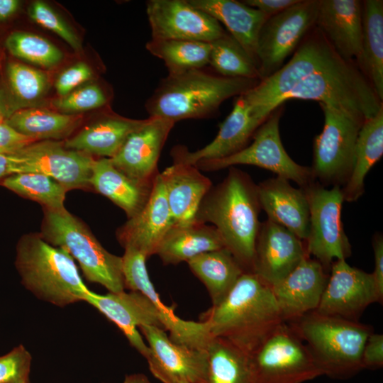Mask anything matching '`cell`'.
Listing matches in <instances>:
<instances>
[{"label":"cell","mask_w":383,"mask_h":383,"mask_svg":"<svg viewBox=\"0 0 383 383\" xmlns=\"http://www.w3.org/2000/svg\"><path fill=\"white\" fill-rule=\"evenodd\" d=\"M260 209L257 184L246 172L231 167L204 197L194 221L211 223L244 271L252 272Z\"/></svg>","instance_id":"cell-1"},{"label":"cell","mask_w":383,"mask_h":383,"mask_svg":"<svg viewBox=\"0 0 383 383\" xmlns=\"http://www.w3.org/2000/svg\"><path fill=\"white\" fill-rule=\"evenodd\" d=\"M213 337L224 338L250 354L282 322L271 287L244 272L227 296L200 317Z\"/></svg>","instance_id":"cell-2"},{"label":"cell","mask_w":383,"mask_h":383,"mask_svg":"<svg viewBox=\"0 0 383 383\" xmlns=\"http://www.w3.org/2000/svg\"><path fill=\"white\" fill-rule=\"evenodd\" d=\"M256 79L226 77L204 68L162 79L146 102L150 117H161L174 123L214 116L221 104L255 87Z\"/></svg>","instance_id":"cell-3"},{"label":"cell","mask_w":383,"mask_h":383,"mask_svg":"<svg viewBox=\"0 0 383 383\" xmlns=\"http://www.w3.org/2000/svg\"><path fill=\"white\" fill-rule=\"evenodd\" d=\"M288 323L299 338L306 341L323 375L343 380L363 370L362 353L373 333L371 326L316 311Z\"/></svg>","instance_id":"cell-4"},{"label":"cell","mask_w":383,"mask_h":383,"mask_svg":"<svg viewBox=\"0 0 383 383\" xmlns=\"http://www.w3.org/2000/svg\"><path fill=\"white\" fill-rule=\"evenodd\" d=\"M16 267L27 289L57 306L84 301L91 292L72 256L46 242L40 233L21 238L16 247Z\"/></svg>","instance_id":"cell-5"},{"label":"cell","mask_w":383,"mask_h":383,"mask_svg":"<svg viewBox=\"0 0 383 383\" xmlns=\"http://www.w3.org/2000/svg\"><path fill=\"white\" fill-rule=\"evenodd\" d=\"M40 234L46 242L62 248L75 259L89 282L101 284L109 292L126 289L122 257L107 251L87 226L65 208L44 209Z\"/></svg>","instance_id":"cell-6"},{"label":"cell","mask_w":383,"mask_h":383,"mask_svg":"<svg viewBox=\"0 0 383 383\" xmlns=\"http://www.w3.org/2000/svg\"><path fill=\"white\" fill-rule=\"evenodd\" d=\"M347 62L334 50L316 26L309 32L292 58L277 72L242 94L260 116L267 118L284 96L309 76Z\"/></svg>","instance_id":"cell-7"},{"label":"cell","mask_w":383,"mask_h":383,"mask_svg":"<svg viewBox=\"0 0 383 383\" xmlns=\"http://www.w3.org/2000/svg\"><path fill=\"white\" fill-rule=\"evenodd\" d=\"M289 99L317 101L363 121L383 107L367 78L350 62L309 76L284 96L282 103Z\"/></svg>","instance_id":"cell-8"},{"label":"cell","mask_w":383,"mask_h":383,"mask_svg":"<svg viewBox=\"0 0 383 383\" xmlns=\"http://www.w3.org/2000/svg\"><path fill=\"white\" fill-rule=\"evenodd\" d=\"M248 355L254 383H304L323 375L306 345L286 322Z\"/></svg>","instance_id":"cell-9"},{"label":"cell","mask_w":383,"mask_h":383,"mask_svg":"<svg viewBox=\"0 0 383 383\" xmlns=\"http://www.w3.org/2000/svg\"><path fill=\"white\" fill-rule=\"evenodd\" d=\"M319 104L324 124L313 140L312 175L315 182L323 187H342L352 171L357 138L365 121L331 106Z\"/></svg>","instance_id":"cell-10"},{"label":"cell","mask_w":383,"mask_h":383,"mask_svg":"<svg viewBox=\"0 0 383 383\" xmlns=\"http://www.w3.org/2000/svg\"><path fill=\"white\" fill-rule=\"evenodd\" d=\"M282 104L275 108L254 133L252 142L226 157L201 160L194 165L200 170L216 171L238 165H254L296 183L301 189L315 180L311 167L301 165L287 153L279 135Z\"/></svg>","instance_id":"cell-11"},{"label":"cell","mask_w":383,"mask_h":383,"mask_svg":"<svg viewBox=\"0 0 383 383\" xmlns=\"http://www.w3.org/2000/svg\"><path fill=\"white\" fill-rule=\"evenodd\" d=\"M302 189L309 206L306 252L327 272L334 261L346 260L352 255V246L342 222V189L337 185L326 189L316 182Z\"/></svg>","instance_id":"cell-12"},{"label":"cell","mask_w":383,"mask_h":383,"mask_svg":"<svg viewBox=\"0 0 383 383\" xmlns=\"http://www.w3.org/2000/svg\"><path fill=\"white\" fill-rule=\"evenodd\" d=\"M318 0H299L270 16L257 37L256 55L260 80L277 72L315 26Z\"/></svg>","instance_id":"cell-13"},{"label":"cell","mask_w":383,"mask_h":383,"mask_svg":"<svg viewBox=\"0 0 383 383\" xmlns=\"http://www.w3.org/2000/svg\"><path fill=\"white\" fill-rule=\"evenodd\" d=\"M12 174L39 173L50 177L67 191L89 185L94 159L52 140L33 143L11 153Z\"/></svg>","instance_id":"cell-14"},{"label":"cell","mask_w":383,"mask_h":383,"mask_svg":"<svg viewBox=\"0 0 383 383\" xmlns=\"http://www.w3.org/2000/svg\"><path fill=\"white\" fill-rule=\"evenodd\" d=\"M146 257L132 248H125L122 257L125 287L145 295L154 306L165 331L176 343L189 348L207 350L213 338L206 321H187L177 316L174 306L162 303L152 283L146 267Z\"/></svg>","instance_id":"cell-15"},{"label":"cell","mask_w":383,"mask_h":383,"mask_svg":"<svg viewBox=\"0 0 383 383\" xmlns=\"http://www.w3.org/2000/svg\"><path fill=\"white\" fill-rule=\"evenodd\" d=\"M150 350L146 358L152 374L162 383H208L207 350L172 341L161 328L139 327Z\"/></svg>","instance_id":"cell-16"},{"label":"cell","mask_w":383,"mask_h":383,"mask_svg":"<svg viewBox=\"0 0 383 383\" xmlns=\"http://www.w3.org/2000/svg\"><path fill=\"white\" fill-rule=\"evenodd\" d=\"M316 311L357 321L365 309L382 302L372 273L350 266L345 260L334 261Z\"/></svg>","instance_id":"cell-17"},{"label":"cell","mask_w":383,"mask_h":383,"mask_svg":"<svg viewBox=\"0 0 383 383\" xmlns=\"http://www.w3.org/2000/svg\"><path fill=\"white\" fill-rule=\"evenodd\" d=\"M146 12L151 39L211 43L226 32L216 19L189 0H150Z\"/></svg>","instance_id":"cell-18"},{"label":"cell","mask_w":383,"mask_h":383,"mask_svg":"<svg viewBox=\"0 0 383 383\" xmlns=\"http://www.w3.org/2000/svg\"><path fill=\"white\" fill-rule=\"evenodd\" d=\"M175 123L161 117H149L131 132L117 153L113 165L131 179L152 184L160 173V152Z\"/></svg>","instance_id":"cell-19"},{"label":"cell","mask_w":383,"mask_h":383,"mask_svg":"<svg viewBox=\"0 0 383 383\" xmlns=\"http://www.w3.org/2000/svg\"><path fill=\"white\" fill-rule=\"evenodd\" d=\"M307 255L303 240L286 228L267 219L260 224L256 239L252 272L272 287Z\"/></svg>","instance_id":"cell-20"},{"label":"cell","mask_w":383,"mask_h":383,"mask_svg":"<svg viewBox=\"0 0 383 383\" xmlns=\"http://www.w3.org/2000/svg\"><path fill=\"white\" fill-rule=\"evenodd\" d=\"M266 119L253 111L240 94L230 114L221 123L214 139L201 149L190 152L186 146L177 145L171 151L173 161L192 165L201 160H215L231 155L248 143Z\"/></svg>","instance_id":"cell-21"},{"label":"cell","mask_w":383,"mask_h":383,"mask_svg":"<svg viewBox=\"0 0 383 383\" xmlns=\"http://www.w3.org/2000/svg\"><path fill=\"white\" fill-rule=\"evenodd\" d=\"M114 323L125 335L130 344L145 359L150 350L137 328L143 325L155 326L162 329L157 313L150 300L137 291H125L106 294L93 292L84 301Z\"/></svg>","instance_id":"cell-22"},{"label":"cell","mask_w":383,"mask_h":383,"mask_svg":"<svg viewBox=\"0 0 383 383\" xmlns=\"http://www.w3.org/2000/svg\"><path fill=\"white\" fill-rule=\"evenodd\" d=\"M173 223L159 173L147 203L118 229L117 239L124 249L132 248L148 258L156 255L162 239Z\"/></svg>","instance_id":"cell-23"},{"label":"cell","mask_w":383,"mask_h":383,"mask_svg":"<svg viewBox=\"0 0 383 383\" xmlns=\"http://www.w3.org/2000/svg\"><path fill=\"white\" fill-rule=\"evenodd\" d=\"M315 26L343 60L354 62L359 67L362 52V1L318 0Z\"/></svg>","instance_id":"cell-24"},{"label":"cell","mask_w":383,"mask_h":383,"mask_svg":"<svg viewBox=\"0 0 383 383\" xmlns=\"http://www.w3.org/2000/svg\"><path fill=\"white\" fill-rule=\"evenodd\" d=\"M328 279L321 264L307 255L284 279L272 287L283 321L289 322L316 311Z\"/></svg>","instance_id":"cell-25"},{"label":"cell","mask_w":383,"mask_h":383,"mask_svg":"<svg viewBox=\"0 0 383 383\" xmlns=\"http://www.w3.org/2000/svg\"><path fill=\"white\" fill-rule=\"evenodd\" d=\"M261 209L267 220L279 224L306 241L309 226V206L304 191L289 184L286 179L276 177L257 184Z\"/></svg>","instance_id":"cell-26"},{"label":"cell","mask_w":383,"mask_h":383,"mask_svg":"<svg viewBox=\"0 0 383 383\" xmlns=\"http://www.w3.org/2000/svg\"><path fill=\"white\" fill-rule=\"evenodd\" d=\"M160 177L174 223L194 221L202 199L213 186L210 179L194 165L179 161H173Z\"/></svg>","instance_id":"cell-27"},{"label":"cell","mask_w":383,"mask_h":383,"mask_svg":"<svg viewBox=\"0 0 383 383\" xmlns=\"http://www.w3.org/2000/svg\"><path fill=\"white\" fill-rule=\"evenodd\" d=\"M194 7L223 24L257 65L259 32L269 18L260 11L235 0H189Z\"/></svg>","instance_id":"cell-28"},{"label":"cell","mask_w":383,"mask_h":383,"mask_svg":"<svg viewBox=\"0 0 383 383\" xmlns=\"http://www.w3.org/2000/svg\"><path fill=\"white\" fill-rule=\"evenodd\" d=\"M153 183L144 184L131 179L107 157L94 160L89 179V185L122 209L128 218L138 213L145 205Z\"/></svg>","instance_id":"cell-29"},{"label":"cell","mask_w":383,"mask_h":383,"mask_svg":"<svg viewBox=\"0 0 383 383\" xmlns=\"http://www.w3.org/2000/svg\"><path fill=\"white\" fill-rule=\"evenodd\" d=\"M223 240L213 226L192 221L170 227L156 255L165 265H177L206 252L223 248Z\"/></svg>","instance_id":"cell-30"},{"label":"cell","mask_w":383,"mask_h":383,"mask_svg":"<svg viewBox=\"0 0 383 383\" xmlns=\"http://www.w3.org/2000/svg\"><path fill=\"white\" fill-rule=\"evenodd\" d=\"M383 155V107L364 121L357 138L352 171L341 187L344 201H356L365 192V179Z\"/></svg>","instance_id":"cell-31"},{"label":"cell","mask_w":383,"mask_h":383,"mask_svg":"<svg viewBox=\"0 0 383 383\" xmlns=\"http://www.w3.org/2000/svg\"><path fill=\"white\" fill-rule=\"evenodd\" d=\"M144 120H131L108 115L83 128L65 143V148L112 158L129 134Z\"/></svg>","instance_id":"cell-32"},{"label":"cell","mask_w":383,"mask_h":383,"mask_svg":"<svg viewBox=\"0 0 383 383\" xmlns=\"http://www.w3.org/2000/svg\"><path fill=\"white\" fill-rule=\"evenodd\" d=\"M187 262L192 273L205 285L212 306L219 304L245 272L226 248L201 253Z\"/></svg>","instance_id":"cell-33"},{"label":"cell","mask_w":383,"mask_h":383,"mask_svg":"<svg viewBox=\"0 0 383 383\" xmlns=\"http://www.w3.org/2000/svg\"><path fill=\"white\" fill-rule=\"evenodd\" d=\"M360 70L383 100V1H362V52Z\"/></svg>","instance_id":"cell-34"},{"label":"cell","mask_w":383,"mask_h":383,"mask_svg":"<svg viewBox=\"0 0 383 383\" xmlns=\"http://www.w3.org/2000/svg\"><path fill=\"white\" fill-rule=\"evenodd\" d=\"M206 350L208 383H254L248 353L218 337L211 338Z\"/></svg>","instance_id":"cell-35"},{"label":"cell","mask_w":383,"mask_h":383,"mask_svg":"<svg viewBox=\"0 0 383 383\" xmlns=\"http://www.w3.org/2000/svg\"><path fill=\"white\" fill-rule=\"evenodd\" d=\"M5 121L18 133L37 141L65 137L77 123V118L71 116L38 108L18 109Z\"/></svg>","instance_id":"cell-36"},{"label":"cell","mask_w":383,"mask_h":383,"mask_svg":"<svg viewBox=\"0 0 383 383\" xmlns=\"http://www.w3.org/2000/svg\"><path fill=\"white\" fill-rule=\"evenodd\" d=\"M146 49L164 62L168 74H178L209 65L211 44L186 40L150 39Z\"/></svg>","instance_id":"cell-37"},{"label":"cell","mask_w":383,"mask_h":383,"mask_svg":"<svg viewBox=\"0 0 383 383\" xmlns=\"http://www.w3.org/2000/svg\"><path fill=\"white\" fill-rule=\"evenodd\" d=\"M209 65L217 74L226 77L260 79L257 64L226 31L210 43Z\"/></svg>","instance_id":"cell-38"},{"label":"cell","mask_w":383,"mask_h":383,"mask_svg":"<svg viewBox=\"0 0 383 383\" xmlns=\"http://www.w3.org/2000/svg\"><path fill=\"white\" fill-rule=\"evenodd\" d=\"M2 185L16 194L35 201L44 209H65L67 190L60 183L43 174L18 173L4 179Z\"/></svg>","instance_id":"cell-39"},{"label":"cell","mask_w":383,"mask_h":383,"mask_svg":"<svg viewBox=\"0 0 383 383\" xmlns=\"http://www.w3.org/2000/svg\"><path fill=\"white\" fill-rule=\"evenodd\" d=\"M7 50L13 56L40 66L50 67L62 59V52L45 38L33 33L16 31L6 39Z\"/></svg>","instance_id":"cell-40"},{"label":"cell","mask_w":383,"mask_h":383,"mask_svg":"<svg viewBox=\"0 0 383 383\" xmlns=\"http://www.w3.org/2000/svg\"><path fill=\"white\" fill-rule=\"evenodd\" d=\"M6 78L11 96L18 104L37 101L48 88V79L44 73L18 62L8 64Z\"/></svg>","instance_id":"cell-41"},{"label":"cell","mask_w":383,"mask_h":383,"mask_svg":"<svg viewBox=\"0 0 383 383\" xmlns=\"http://www.w3.org/2000/svg\"><path fill=\"white\" fill-rule=\"evenodd\" d=\"M30 18L41 26L57 34L75 50L81 49V42L64 19L49 5L40 1L28 8Z\"/></svg>","instance_id":"cell-42"},{"label":"cell","mask_w":383,"mask_h":383,"mask_svg":"<svg viewBox=\"0 0 383 383\" xmlns=\"http://www.w3.org/2000/svg\"><path fill=\"white\" fill-rule=\"evenodd\" d=\"M108 95L98 84H89L74 89L55 101V106L65 112H81L106 106Z\"/></svg>","instance_id":"cell-43"},{"label":"cell","mask_w":383,"mask_h":383,"mask_svg":"<svg viewBox=\"0 0 383 383\" xmlns=\"http://www.w3.org/2000/svg\"><path fill=\"white\" fill-rule=\"evenodd\" d=\"M32 357L20 345L0 357V383H28Z\"/></svg>","instance_id":"cell-44"},{"label":"cell","mask_w":383,"mask_h":383,"mask_svg":"<svg viewBox=\"0 0 383 383\" xmlns=\"http://www.w3.org/2000/svg\"><path fill=\"white\" fill-rule=\"evenodd\" d=\"M92 77L91 67L84 62H78L59 75L55 82L56 90L61 97L65 96Z\"/></svg>","instance_id":"cell-45"},{"label":"cell","mask_w":383,"mask_h":383,"mask_svg":"<svg viewBox=\"0 0 383 383\" xmlns=\"http://www.w3.org/2000/svg\"><path fill=\"white\" fill-rule=\"evenodd\" d=\"M363 370H377L383 366V335L371 333L367 338L362 353Z\"/></svg>","instance_id":"cell-46"},{"label":"cell","mask_w":383,"mask_h":383,"mask_svg":"<svg viewBox=\"0 0 383 383\" xmlns=\"http://www.w3.org/2000/svg\"><path fill=\"white\" fill-rule=\"evenodd\" d=\"M35 142L37 140L18 133L5 121L0 123V149L12 153Z\"/></svg>","instance_id":"cell-47"},{"label":"cell","mask_w":383,"mask_h":383,"mask_svg":"<svg viewBox=\"0 0 383 383\" xmlns=\"http://www.w3.org/2000/svg\"><path fill=\"white\" fill-rule=\"evenodd\" d=\"M299 0H244L243 4L255 8L267 16L277 14L297 3Z\"/></svg>","instance_id":"cell-48"},{"label":"cell","mask_w":383,"mask_h":383,"mask_svg":"<svg viewBox=\"0 0 383 383\" xmlns=\"http://www.w3.org/2000/svg\"><path fill=\"white\" fill-rule=\"evenodd\" d=\"M374 268L372 273L380 295L383 297V237L377 233L372 239Z\"/></svg>","instance_id":"cell-49"},{"label":"cell","mask_w":383,"mask_h":383,"mask_svg":"<svg viewBox=\"0 0 383 383\" xmlns=\"http://www.w3.org/2000/svg\"><path fill=\"white\" fill-rule=\"evenodd\" d=\"M19 4L18 0H0V21L11 17L18 10Z\"/></svg>","instance_id":"cell-50"},{"label":"cell","mask_w":383,"mask_h":383,"mask_svg":"<svg viewBox=\"0 0 383 383\" xmlns=\"http://www.w3.org/2000/svg\"><path fill=\"white\" fill-rule=\"evenodd\" d=\"M12 175L11 153L0 154V179Z\"/></svg>","instance_id":"cell-51"},{"label":"cell","mask_w":383,"mask_h":383,"mask_svg":"<svg viewBox=\"0 0 383 383\" xmlns=\"http://www.w3.org/2000/svg\"><path fill=\"white\" fill-rule=\"evenodd\" d=\"M123 383H151L143 374H132L126 375Z\"/></svg>","instance_id":"cell-52"},{"label":"cell","mask_w":383,"mask_h":383,"mask_svg":"<svg viewBox=\"0 0 383 383\" xmlns=\"http://www.w3.org/2000/svg\"><path fill=\"white\" fill-rule=\"evenodd\" d=\"M5 121V116L0 109V123Z\"/></svg>","instance_id":"cell-53"},{"label":"cell","mask_w":383,"mask_h":383,"mask_svg":"<svg viewBox=\"0 0 383 383\" xmlns=\"http://www.w3.org/2000/svg\"><path fill=\"white\" fill-rule=\"evenodd\" d=\"M4 153H9V152H8L7 151L4 150L0 149V154H4Z\"/></svg>","instance_id":"cell-54"},{"label":"cell","mask_w":383,"mask_h":383,"mask_svg":"<svg viewBox=\"0 0 383 383\" xmlns=\"http://www.w3.org/2000/svg\"><path fill=\"white\" fill-rule=\"evenodd\" d=\"M179 383H187V382H179Z\"/></svg>","instance_id":"cell-55"}]
</instances>
